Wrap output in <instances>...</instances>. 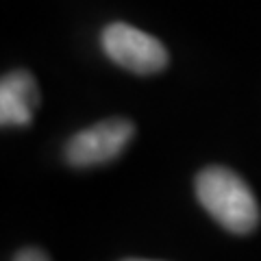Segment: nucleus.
<instances>
[{
  "instance_id": "1",
  "label": "nucleus",
  "mask_w": 261,
  "mask_h": 261,
  "mask_svg": "<svg viewBox=\"0 0 261 261\" xmlns=\"http://www.w3.org/2000/svg\"><path fill=\"white\" fill-rule=\"evenodd\" d=\"M196 196L209 216L233 233H250L259 224V205L240 174L222 166L205 168L196 176Z\"/></svg>"
},
{
  "instance_id": "2",
  "label": "nucleus",
  "mask_w": 261,
  "mask_h": 261,
  "mask_svg": "<svg viewBox=\"0 0 261 261\" xmlns=\"http://www.w3.org/2000/svg\"><path fill=\"white\" fill-rule=\"evenodd\" d=\"M100 46L113 63L135 74H154L168 65V50L157 37L124 22H113L100 33Z\"/></svg>"
},
{
  "instance_id": "3",
  "label": "nucleus",
  "mask_w": 261,
  "mask_h": 261,
  "mask_svg": "<svg viewBox=\"0 0 261 261\" xmlns=\"http://www.w3.org/2000/svg\"><path fill=\"white\" fill-rule=\"evenodd\" d=\"M135 124L126 118H109L72 137L65 144L63 157L74 168L100 166L111 159L120 157L126 144L133 140Z\"/></svg>"
},
{
  "instance_id": "4",
  "label": "nucleus",
  "mask_w": 261,
  "mask_h": 261,
  "mask_svg": "<svg viewBox=\"0 0 261 261\" xmlns=\"http://www.w3.org/2000/svg\"><path fill=\"white\" fill-rule=\"evenodd\" d=\"M39 107V89L31 72L13 70L0 83V122L3 126H29Z\"/></svg>"
},
{
  "instance_id": "5",
  "label": "nucleus",
  "mask_w": 261,
  "mask_h": 261,
  "mask_svg": "<svg viewBox=\"0 0 261 261\" xmlns=\"http://www.w3.org/2000/svg\"><path fill=\"white\" fill-rule=\"evenodd\" d=\"M13 261H50V259L37 248H24L13 257Z\"/></svg>"
},
{
  "instance_id": "6",
  "label": "nucleus",
  "mask_w": 261,
  "mask_h": 261,
  "mask_svg": "<svg viewBox=\"0 0 261 261\" xmlns=\"http://www.w3.org/2000/svg\"><path fill=\"white\" fill-rule=\"evenodd\" d=\"M124 261H150V259H124Z\"/></svg>"
}]
</instances>
